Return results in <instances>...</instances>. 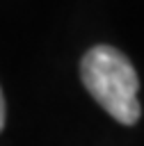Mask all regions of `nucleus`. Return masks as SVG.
<instances>
[{
  "mask_svg": "<svg viewBox=\"0 0 144 146\" xmlns=\"http://www.w3.org/2000/svg\"><path fill=\"white\" fill-rule=\"evenodd\" d=\"M80 75L94 100L119 123H137L142 110L137 100L139 80L130 59L112 46H94L85 52Z\"/></svg>",
  "mask_w": 144,
  "mask_h": 146,
  "instance_id": "f257e3e1",
  "label": "nucleus"
},
{
  "mask_svg": "<svg viewBox=\"0 0 144 146\" xmlns=\"http://www.w3.org/2000/svg\"><path fill=\"white\" fill-rule=\"evenodd\" d=\"M5 125V98H2V91H0V130Z\"/></svg>",
  "mask_w": 144,
  "mask_h": 146,
  "instance_id": "f03ea898",
  "label": "nucleus"
}]
</instances>
